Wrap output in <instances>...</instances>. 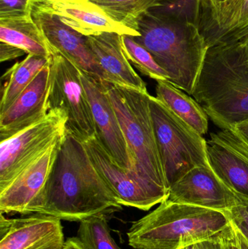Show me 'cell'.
I'll return each instance as SVG.
<instances>
[{"instance_id": "6da1fadb", "label": "cell", "mask_w": 248, "mask_h": 249, "mask_svg": "<svg viewBox=\"0 0 248 249\" xmlns=\"http://www.w3.org/2000/svg\"><path fill=\"white\" fill-rule=\"evenodd\" d=\"M122 209L95 168L84 143L66 132L46 187L30 214L42 213L61 220L80 222Z\"/></svg>"}, {"instance_id": "cb8c5ba5", "label": "cell", "mask_w": 248, "mask_h": 249, "mask_svg": "<svg viewBox=\"0 0 248 249\" xmlns=\"http://www.w3.org/2000/svg\"><path fill=\"white\" fill-rule=\"evenodd\" d=\"M106 218L102 213L80 222L77 238L87 249H120L111 235Z\"/></svg>"}, {"instance_id": "3957f363", "label": "cell", "mask_w": 248, "mask_h": 249, "mask_svg": "<svg viewBox=\"0 0 248 249\" xmlns=\"http://www.w3.org/2000/svg\"><path fill=\"white\" fill-rule=\"evenodd\" d=\"M192 96L221 130L248 120V64L240 42L208 48Z\"/></svg>"}, {"instance_id": "ac0fdd59", "label": "cell", "mask_w": 248, "mask_h": 249, "mask_svg": "<svg viewBox=\"0 0 248 249\" xmlns=\"http://www.w3.org/2000/svg\"><path fill=\"white\" fill-rule=\"evenodd\" d=\"M208 48L240 42L248 33V0H225L207 10Z\"/></svg>"}, {"instance_id": "9c48e42d", "label": "cell", "mask_w": 248, "mask_h": 249, "mask_svg": "<svg viewBox=\"0 0 248 249\" xmlns=\"http://www.w3.org/2000/svg\"><path fill=\"white\" fill-rule=\"evenodd\" d=\"M83 143L96 171L122 206L149 211L168 197L165 192L146 184L119 166L96 136Z\"/></svg>"}, {"instance_id": "d6986e66", "label": "cell", "mask_w": 248, "mask_h": 249, "mask_svg": "<svg viewBox=\"0 0 248 249\" xmlns=\"http://www.w3.org/2000/svg\"><path fill=\"white\" fill-rule=\"evenodd\" d=\"M208 162L220 179L237 196L248 199V162L211 136L207 141Z\"/></svg>"}, {"instance_id": "8d00e7d4", "label": "cell", "mask_w": 248, "mask_h": 249, "mask_svg": "<svg viewBox=\"0 0 248 249\" xmlns=\"http://www.w3.org/2000/svg\"><path fill=\"white\" fill-rule=\"evenodd\" d=\"M238 42H240V43L241 44L242 47H243L245 55H246V60H247L248 64V33Z\"/></svg>"}, {"instance_id": "44dd1931", "label": "cell", "mask_w": 248, "mask_h": 249, "mask_svg": "<svg viewBox=\"0 0 248 249\" xmlns=\"http://www.w3.org/2000/svg\"><path fill=\"white\" fill-rule=\"evenodd\" d=\"M157 83L156 97L198 133L202 136L206 134L208 116L199 104L167 80H158Z\"/></svg>"}, {"instance_id": "ba28073f", "label": "cell", "mask_w": 248, "mask_h": 249, "mask_svg": "<svg viewBox=\"0 0 248 249\" xmlns=\"http://www.w3.org/2000/svg\"><path fill=\"white\" fill-rule=\"evenodd\" d=\"M67 115L50 109L39 122L0 144V191L66 133Z\"/></svg>"}, {"instance_id": "4fadbf2b", "label": "cell", "mask_w": 248, "mask_h": 249, "mask_svg": "<svg viewBox=\"0 0 248 249\" xmlns=\"http://www.w3.org/2000/svg\"><path fill=\"white\" fill-rule=\"evenodd\" d=\"M64 138L54 143L0 191V213H19L22 216L30 214L32 207L46 187Z\"/></svg>"}, {"instance_id": "83f0119b", "label": "cell", "mask_w": 248, "mask_h": 249, "mask_svg": "<svg viewBox=\"0 0 248 249\" xmlns=\"http://www.w3.org/2000/svg\"><path fill=\"white\" fill-rule=\"evenodd\" d=\"M217 140L241 155L248 162V143L231 130H221L215 133Z\"/></svg>"}, {"instance_id": "7c38bea8", "label": "cell", "mask_w": 248, "mask_h": 249, "mask_svg": "<svg viewBox=\"0 0 248 249\" xmlns=\"http://www.w3.org/2000/svg\"><path fill=\"white\" fill-rule=\"evenodd\" d=\"M0 249H62L64 240L61 219L32 213L6 219L0 213Z\"/></svg>"}, {"instance_id": "9a60e30c", "label": "cell", "mask_w": 248, "mask_h": 249, "mask_svg": "<svg viewBox=\"0 0 248 249\" xmlns=\"http://www.w3.org/2000/svg\"><path fill=\"white\" fill-rule=\"evenodd\" d=\"M50 83V62L38 73L10 108L0 114V142L16 136L48 115Z\"/></svg>"}, {"instance_id": "52a82bcc", "label": "cell", "mask_w": 248, "mask_h": 249, "mask_svg": "<svg viewBox=\"0 0 248 249\" xmlns=\"http://www.w3.org/2000/svg\"><path fill=\"white\" fill-rule=\"evenodd\" d=\"M48 109L67 115L66 132L84 142L96 136V127L81 71L64 55L51 49Z\"/></svg>"}, {"instance_id": "5b68a950", "label": "cell", "mask_w": 248, "mask_h": 249, "mask_svg": "<svg viewBox=\"0 0 248 249\" xmlns=\"http://www.w3.org/2000/svg\"><path fill=\"white\" fill-rule=\"evenodd\" d=\"M107 86L131 152L134 175L146 184L169 194L153 125L149 93L109 83Z\"/></svg>"}, {"instance_id": "d4e9b609", "label": "cell", "mask_w": 248, "mask_h": 249, "mask_svg": "<svg viewBox=\"0 0 248 249\" xmlns=\"http://www.w3.org/2000/svg\"><path fill=\"white\" fill-rule=\"evenodd\" d=\"M122 48L128 61L144 75L158 80H167V73L159 65L151 53L134 40L132 36L122 35Z\"/></svg>"}, {"instance_id": "30bf717a", "label": "cell", "mask_w": 248, "mask_h": 249, "mask_svg": "<svg viewBox=\"0 0 248 249\" xmlns=\"http://www.w3.org/2000/svg\"><path fill=\"white\" fill-rule=\"evenodd\" d=\"M80 71L91 107L96 138L119 166L133 174L131 152L108 92L107 82Z\"/></svg>"}, {"instance_id": "d6a6232c", "label": "cell", "mask_w": 248, "mask_h": 249, "mask_svg": "<svg viewBox=\"0 0 248 249\" xmlns=\"http://www.w3.org/2000/svg\"><path fill=\"white\" fill-rule=\"evenodd\" d=\"M231 130L248 143V120L239 123Z\"/></svg>"}, {"instance_id": "f546056e", "label": "cell", "mask_w": 248, "mask_h": 249, "mask_svg": "<svg viewBox=\"0 0 248 249\" xmlns=\"http://www.w3.org/2000/svg\"><path fill=\"white\" fill-rule=\"evenodd\" d=\"M26 51L18 47L0 41V61H11L26 54Z\"/></svg>"}, {"instance_id": "4316f807", "label": "cell", "mask_w": 248, "mask_h": 249, "mask_svg": "<svg viewBox=\"0 0 248 249\" xmlns=\"http://www.w3.org/2000/svg\"><path fill=\"white\" fill-rule=\"evenodd\" d=\"M224 213L248 243V199L240 197L238 203Z\"/></svg>"}, {"instance_id": "74e56055", "label": "cell", "mask_w": 248, "mask_h": 249, "mask_svg": "<svg viewBox=\"0 0 248 249\" xmlns=\"http://www.w3.org/2000/svg\"><path fill=\"white\" fill-rule=\"evenodd\" d=\"M225 1V0H214V1H213L212 5L211 6V7H210V8H211V7H214V5H215V4H218V3L222 2V1ZM209 9H208V10H209Z\"/></svg>"}, {"instance_id": "484cf974", "label": "cell", "mask_w": 248, "mask_h": 249, "mask_svg": "<svg viewBox=\"0 0 248 249\" xmlns=\"http://www.w3.org/2000/svg\"><path fill=\"white\" fill-rule=\"evenodd\" d=\"M159 8L200 27L202 14L200 0H168L163 1Z\"/></svg>"}, {"instance_id": "e575fe53", "label": "cell", "mask_w": 248, "mask_h": 249, "mask_svg": "<svg viewBox=\"0 0 248 249\" xmlns=\"http://www.w3.org/2000/svg\"><path fill=\"white\" fill-rule=\"evenodd\" d=\"M61 2L68 3V4H78V5H90L92 4L91 1L89 0H57Z\"/></svg>"}, {"instance_id": "d590c367", "label": "cell", "mask_w": 248, "mask_h": 249, "mask_svg": "<svg viewBox=\"0 0 248 249\" xmlns=\"http://www.w3.org/2000/svg\"><path fill=\"white\" fill-rule=\"evenodd\" d=\"M236 232H237V239H238L239 246H240V249H248V243L247 241L245 239L244 237L237 230H236Z\"/></svg>"}, {"instance_id": "e0dca14e", "label": "cell", "mask_w": 248, "mask_h": 249, "mask_svg": "<svg viewBox=\"0 0 248 249\" xmlns=\"http://www.w3.org/2000/svg\"><path fill=\"white\" fill-rule=\"evenodd\" d=\"M87 44L103 71L105 82L148 93L145 82L135 72L124 53L122 35L103 32L87 36Z\"/></svg>"}, {"instance_id": "f1b7e54d", "label": "cell", "mask_w": 248, "mask_h": 249, "mask_svg": "<svg viewBox=\"0 0 248 249\" xmlns=\"http://www.w3.org/2000/svg\"><path fill=\"white\" fill-rule=\"evenodd\" d=\"M29 13L30 0H0V18Z\"/></svg>"}, {"instance_id": "8992f818", "label": "cell", "mask_w": 248, "mask_h": 249, "mask_svg": "<svg viewBox=\"0 0 248 249\" xmlns=\"http://www.w3.org/2000/svg\"><path fill=\"white\" fill-rule=\"evenodd\" d=\"M154 133L169 188L192 168L210 165L207 141L157 97L149 96Z\"/></svg>"}, {"instance_id": "603a6c76", "label": "cell", "mask_w": 248, "mask_h": 249, "mask_svg": "<svg viewBox=\"0 0 248 249\" xmlns=\"http://www.w3.org/2000/svg\"><path fill=\"white\" fill-rule=\"evenodd\" d=\"M116 23L136 31L140 18L160 7L164 0H89Z\"/></svg>"}, {"instance_id": "2e32d148", "label": "cell", "mask_w": 248, "mask_h": 249, "mask_svg": "<svg viewBox=\"0 0 248 249\" xmlns=\"http://www.w3.org/2000/svg\"><path fill=\"white\" fill-rule=\"evenodd\" d=\"M30 7L55 15L64 24L85 36L99 35L103 32L139 36L138 32L116 23L93 3L84 6L57 0H30Z\"/></svg>"}, {"instance_id": "ffe728a7", "label": "cell", "mask_w": 248, "mask_h": 249, "mask_svg": "<svg viewBox=\"0 0 248 249\" xmlns=\"http://www.w3.org/2000/svg\"><path fill=\"white\" fill-rule=\"evenodd\" d=\"M0 41L18 47L26 54L48 58L52 55L32 13L0 18Z\"/></svg>"}, {"instance_id": "7a4b0ae2", "label": "cell", "mask_w": 248, "mask_h": 249, "mask_svg": "<svg viewBox=\"0 0 248 249\" xmlns=\"http://www.w3.org/2000/svg\"><path fill=\"white\" fill-rule=\"evenodd\" d=\"M137 30L134 40L152 55L169 82L192 96L208 49L200 27L156 7L140 18Z\"/></svg>"}, {"instance_id": "1f68e13d", "label": "cell", "mask_w": 248, "mask_h": 249, "mask_svg": "<svg viewBox=\"0 0 248 249\" xmlns=\"http://www.w3.org/2000/svg\"><path fill=\"white\" fill-rule=\"evenodd\" d=\"M224 249H240L237 239L235 228L231 223V226L223 234Z\"/></svg>"}, {"instance_id": "277c9868", "label": "cell", "mask_w": 248, "mask_h": 249, "mask_svg": "<svg viewBox=\"0 0 248 249\" xmlns=\"http://www.w3.org/2000/svg\"><path fill=\"white\" fill-rule=\"evenodd\" d=\"M231 226L224 212L167 199L128 231V244L135 249H186L218 236Z\"/></svg>"}, {"instance_id": "5bb4252c", "label": "cell", "mask_w": 248, "mask_h": 249, "mask_svg": "<svg viewBox=\"0 0 248 249\" xmlns=\"http://www.w3.org/2000/svg\"><path fill=\"white\" fill-rule=\"evenodd\" d=\"M31 7L32 18L50 48L71 61L80 71L104 80V74L87 44V36L64 24L55 15Z\"/></svg>"}, {"instance_id": "4dcf8cb0", "label": "cell", "mask_w": 248, "mask_h": 249, "mask_svg": "<svg viewBox=\"0 0 248 249\" xmlns=\"http://www.w3.org/2000/svg\"><path fill=\"white\" fill-rule=\"evenodd\" d=\"M224 232L218 235V236L215 237V238L201 241V242L194 244V245L191 246V247H188L186 249H224L223 234Z\"/></svg>"}, {"instance_id": "8fae6325", "label": "cell", "mask_w": 248, "mask_h": 249, "mask_svg": "<svg viewBox=\"0 0 248 249\" xmlns=\"http://www.w3.org/2000/svg\"><path fill=\"white\" fill-rule=\"evenodd\" d=\"M167 200L225 212L238 203L240 197L220 179L211 165H200L170 185Z\"/></svg>"}, {"instance_id": "836d02e7", "label": "cell", "mask_w": 248, "mask_h": 249, "mask_svg": "<svg viewBox=\"0 0 248 249\" xmlns=\"http://www.w3.org/2000/svg\"><path fill=\"white\" fill-rule=\"evenodd\" d=\"M62 249H87L78 238H68L64 243Z\"/></svg>"}, {"instance_id": "7402d4cb", "label": "cell", "mask_w": 248, "mask_h": 249, "mask_svg": "<svg viewBox=\"0 0 248 249\" xmlns=\"http://www.w3.org/2000/svg\"><path fill=\"white\" fill-rule=\"evenodd\" d=\"M50 58L28 54L23 61L16 63L4 73L2 78L6 77L7 82L3 89L0 114L4 113L10 108L38 73L50 64Z\"/></svg>"}]
</instances>
